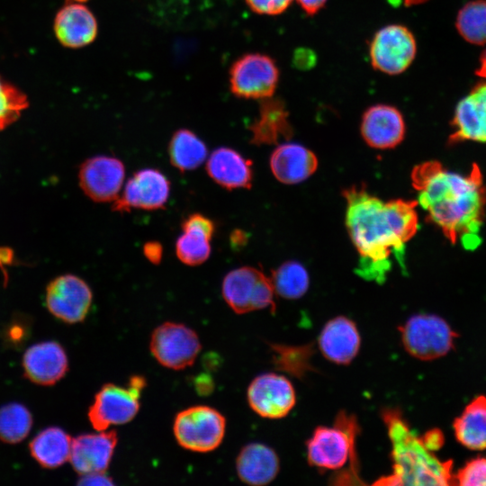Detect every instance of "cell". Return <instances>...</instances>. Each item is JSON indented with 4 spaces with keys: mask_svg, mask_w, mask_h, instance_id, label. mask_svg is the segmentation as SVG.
I'll use <instances>...</instances> for the list:
<instances>
[{
    "mask_svg": "<svg viewBox=\"0 0 486 486\" xmlns=\"http://www.w3.org/2000/svg\"><path fill=\"white\" fill-rule=\"evenodd\" d=\"M346 225L358 252L356 272L367 280L384 281L393 256L404 266L405 245L418 230L417 202H383L365 189L344 191Z\"/></svg>",
    "mask_w": 486,
    "mask_h": 486,
    "instance_id": "1",
    "label": "cell"
},
{
    "mask_svg": "<svg viewBox=\"0 0 486 486\" xmlns=\"http://www.w3.org/2000/svg\"><path fill=\"white\" fill-rule=\"evenodd\" d=\"M418 203L428 219L440 228L452 243L459 238L475 245L482 223L486 190L476 164L466 176L446 169L437 161L418 165L411 173Z\"/></svg>",
    "mask_w": 486,
    "mask_h": 486,
    "instance_id": "2",
    "label": "cell"
},
{
    "mask_svg": "<svg viewBox=\"0 0 486 486\" xmlns=\"http://www.w3.org/2000/svg\"><path fill=\"white\" fill-rule=\"evenodd\" d=\"M400 433L399 418L387 413ZM401 437L391 433L393 440L394 473L390 480L391 484H453L451 464L441 463L430 454L422 440L414 438L402 423Z\"/></svg>",
    "mask_w": 486,
    "mask_h": 486,
    "instance_id": "3",
    "label": "cell"
},
{
    "mask_svg": "<svg viewBox=\"0 0 486 486\" xmlns=\"http://www.w3.org/2000/svg\"><path fill=\"white\" fill-rule=\"evenodd\" d=\"M400 330L405 350L423 361L435 360L448 354L458 337L444 319L434 314L413 315Z\"/></svg>",
    "mask_w": 486,
    "mask_h": 486,
    "instance_id": "4",
    "label": "cell"
},
{
    "mask_svg": "<svg viewBox=\"0 0 486 486\" xmlns=\"http://www.w3.org/2000/svg\"><path fill=\"white\" fill-rule=\"evenodd\" d=\"M145 385V378L140 375L130 377L127 387L104 384L88 410L92 427L97 431H104L111 426L133 419L139 411L140 397Z\"/></svg>",
    "mask_w": 486,
    "mask_h": 486,
    "instance_id": "5",
    "label": "cell"
},
{
    "mask_svg": "<svg viewBox=\"0 0 486 486\" xmlns=\"http://www.w3.org/2000/svg\"><path fill=\"white\" fill-rule=\"evenodd\" d=\"M226 430V419L209 406H193L175 418L173 431L177 443L184 449L205 453L216 449Z\"/></svg>",
    "mask_w": 486,
    "mask_h": 486,
    "instance_id": "6",
    "label": "cell"
},
{
    "mask_svg": "<svg viewBox=\"0 0 486 486\" xmlns=\"http://www.w3.org/2000/svg\"><path fill=\"white\" fill-rule=\"evenodd\" d=\"M274 293L270 277L252 266L229 272L222 282V296L238 314L267 308L274 310Z\"/></svg>",
    "mask_w": 486,
    "mask_h": 486,
    "instance_id": "7",
    "label": "cell"
},
{
    "mask_svg": "<svg viewBox=\"0 0 486 486\" xmlns=\"http://www.w3.org/2000/svg\"><path fill=\"white\" fill-rule=\"evenodd\" d=\"M336 426L318 427L307 441V458L310 465L325 470L342 468L354 453L356 422L340 413Z\"/></svg>",
    "mask_w": 486,
    "mask_h": 486,
    "instance_id": "8",
    "label": "cell"
},
{
    "mask_svg": "<svg viewBox=\"0 0 486 486\" xmlns=\"http://www.w3.org/2000/svg\"><path fill=\"white\" fill-rule=\"evenodd\" d=\"M279 71L267 55L248 53L238 58L230 68L231 93L246 99L271 97L276 88Z\"/></svg>",
    "mask_w": 486,
    "mask_h": 486,
    "instance_id": "9",
    "label": "cell"
},
{
    "mask_svg": "<svg viewBox=\"0 0 486 486\" xmlns=\"http://www.w3.org/2000/svg\"><path fill=\"white\" fill-rule=\"evenodd\" d=\"M200 350L197 334L184 324L164 322L152 332L151 354L160 364L169 369L191 366Z\"/></svg>",
    "mask_w": 486,
    "mask_h": 486,
    "instance_id": "10",
    "label": "cell"
},
{
    "mask_svg": "<svg viewBox=\"0 0 486 486\" xmlns=\"http://www.w3.org/2000/svg\"><path fill=\"white\" fill-rule=\"evenodd\" d=\"M416 41L405 26L391 24L380 29L370 45L373 67L385 74L397 75L405 71L416 55Z\"/></svg>",
    "mask_w": 486,
    "mask_h": 486,
    "instance_id": "11",
    "label": "cell"
},
{
    "mask_svg": "<svg viewBox=\"0 0 486 486\" xmlns=\"http://www.w3.org/2000/svg\"><path fill=\"white\" fill-rule=\"evenodd\" d=\"M170 194V182L159 170L140 169L134 173L112 203L116 212H129L132 209L147 211L165 207Z\"/></svg>",
    "mask_w": 486,
    "mask_h": 486,
    "instance_id": "12",
    "label": "cell"
},
{
    "mask_svg": "<svg viewBox=\"0 0 486 486\" xmlns=\"http://www.w3.org/2000/svg\"><path fill=\"white\" fill-rule=\"evenodd\" d=\"M93 294L80 277L67 274L54 278L46 289V305L51 314L67 323H77L86 317Z\"/></svg>",
    "mask_w": 486,
    "mask_h": 486,
    "instance_id": "13",
    "label": "cell"
},
{
    "mask_svg": "<svg viewBox=\"0 0 486 486\" xmlns=\"http://www.w3.org/2000/svg\"><path fill=\"white\" fill-rule=\"evenodd\" d=\"M125 167L113 157L94 156L79 167V186L85 194L96 202H113L123 184Z\"/></svg>",
    "mask_w": 486,
    "mask_h": 486,
    "instance_id": "14",
    "label": "cell"
},
{
    "mask_svg": "<svg viewBox=\"0 0 486 486\" xmlns=\"http://www.w3.org/2000/svg\"><path fill=\"white\" fill-rule=\"evenodd\" d=\"M250 408L266 418H282L289 414L296 402L292 382L284 375L274 373L256 376L248 388Z\"/></svg>",
    "mask_w": 486,
    "mask_h": 486,
    "instance_id": "15",
    "label": "cell"
},
{
    "mask_svg": "<svg viewBox=\"0 0 486 486\" xmlns=\"http://www.w3.org/2000/svg\"><path fill=\"white\" fill-rule=\"evenodd\" d=\"M118 442L116 431L84 434L72 440L69 460L80 475L104 472Z\"/></svg>",
    "mask_w": 486,
    "mask_h": 486,
    "instance_id": "16",
    "label": "cell"
},
{
    "mask_svg": "<svg viewBox=\"0 0 486 486\" xmlns=\"http://www.w3.org/2000/svg\"><path fill=\"white\" fill-rule=\"evenodd\" d=\"M361 134L372 148L386 149L399 145L405 135V122L400 112L391 105L369 107L361 122Z\"/></svg>",
    "mask_w": 486,
    "mask_h": 486,
    "instance_id": "17",
    "label": "cell"
},
{
    "mask_svg": "<svg viewBox=\"0 0 486 486\" xmlns=\"http://www.w3.org/2000/svg\"><path fill=\"white\" fill-rule=\"evenodd\" d=\"M25 376L40 385H52L68 368L64 348L55 341L40 342L30 346L22 357Z\"/></svg>",
    "mask_w": 486,
    "mask_h": 486,
    "instance_id": "18",
    "label": "cell"
},
{
    "mask_svg": "<svg viewBox=\"0 0 486 486\" xmlns=\"http://www.w3.org/2000/svg\"><path fill=\"white\" fill-rule=\"evenodd\" d=\"M448 142H486V82L477 85L456 106Z\"/></svg>",
    "mask_w": 486,
    "mask_h": 486,
    "instance_id": "19",
    "label": "cell"
},
{
    "mask_svg": "<svg viewBox=\"0 0 486 486\" xmlns=\"http://www.w3.org/2000/svg\"><path fill=\"white\" fill-rule=\"evenodd\" d=\"M54 32L58 40L67 48L85 47L94 40L98 32L97 21L83 4L66 3L54 19Z\"/></svg>",
    "mask_w": 486,
    "mask_h": 486,
    "instance_id": "20",
    "label": "cell"
},
{
    "mask_svg": "<svg viewBox=\"0 0 486 486\" xmlns=\"http://www.w3.org/2000/svg\"><path fill=\"white\" fill-rule=\"evenodd\" d=\"M361 338L353 320L338 316L321 329L318 346L325 358L338 364H348L358 354Z\"/></svg>",
    "mask_w": 486,
    "mask_h": 486,
    "instance_id": "21",
    "label": "cell"
},
{
    "mask_svg": "<svg viewBox=\"0 0 486 486\" xmlns=\"http://www.w3.org/2000/svg\"><path fill=\"white\" fill-rule=\"evenodd\" d=\"M209 176L228 190L250 188L252 162L233 148L221 147L213 150L206 163Z\"/></svg>",
    "mask_w": 486,
    "mask_h": 486,
    "instance_id": "22",
    "label": "cell"
},
{
    "mask_svg": "<svg viewBox=\"0 0 486 486\" xmlns=\"http://www.w3.org/2000/svg\"><path fill=\"white\" fill-rule=\"evenodd\" d=\"M317 166L315 154L297 143L279 145L270 158V167L274 177L287 184L304 181L316 171Z\"/></svg>",
    "mask_w": 486,
    "mask_h": 486,
    "instance_id": "23",
    "label": "cell"
},
{
    "mask_svg": "<svg viewBox=\"0 0 486 486\" xmlns=\"http://www.w3.org/2000/svg\"><path fill=\"white\" fill-rule=\"evenodd\" d=\"M276 453L261 443L245 446L238 454L236 469L238 478L247 484L262 486L271 482L279 472Z\"/></svg>",
    "mask_w": 486,
    "mask_h": 486,
    "instance_id": "24",
    "label": "cell"
},
{
    "mask_svg": "<svg viewBox=\"0 0 486 486\" xmlns=\"http://www.w3.org/2000/svg\"><path fill=\"white\" fill-rule=\"evenodd\" d=\"M249 129L256 145L276 144L280 138L287 140L292 134L284 104L272 96L261 99L259 116Z\"/></svg>",
    "mask_w": 486,
    "mask_h": 486,
    "instance_id": "25",
    "label": "cell"
},
{
    "mask_svg": "<svg viewBox=\"0 0 486 486\" xmlns=\"http://www.w3.org/2000/svg\"><path fill=\"white\" fill-rule=\"evenodd\" d=\"M456 440L470 450H486V396L472 400L453 424Z\"/></svg>",
    "mask_w": 486,
    "mask_h": 486,
    "instance_id": "26",
    "label": "cell"
},
{
    "mask_svg": "<svg viewBox=\"0 0 486 486\" xmlns=\"http://www.w3.org/2000/svg\"><path fill=\"white\" fill-rule=\"evenodd\" d=\"M72 439L62 428L50 427L40 431L30 443V452L44 468H56L66 463L71 453Z\"/></svg>",
    "mask_w": 486,
    "mask_h": 486,
    "instance_id": "27",
    "label": "cell"
},
{
    "mask_svg": "<svg viewBox=\"0 0 486 486\" xmlns=\"http://www.w3.org/2000/svg\"><path fill=\"white\" fill-rule=\"evenodd\" d=\"M208 151L205 143L193 131L179 129L174 132L169 144L171 164L181 172L194 170L205 160Z\"/></svg>",
    "mask_w": 486,
    "mask_h": 486,
    "instance_id": "28",
    "label": "cell"
},
{
    "mask_svg": "<svg viewBox=\"0 0 486 486\" xmlns=\"http://www.w3.org/2000/svg\"><path fill=\"white\" fill-rule=\"evenodd\" d=\"M274 292L287 300L302 297L310 285L309 274L302 265L295 261L285 262L272 272L270 277Z\"/></svg>",
    "mask_w": 486,
    "mask_h": 486,
    "instance_id": "29",
    "label": "cell"
},
{
    "mask_svg": "<svg viewBox=\"0 0 486 486\" xmlns=\"http://www.w3.org/2000/svg\"><path fill=\"white\" fill-rule=\"evenodd\" d=\"M32 426V417L29 410L16 402L0 408V440L16 444L23 440Z\"/></svg>",
    "mask_w": 486,
    "mask_h": 486,
    "instance_id": "30",
    "label": "cell"
},
{
    "mask_svg": "<svg viewBox=\"0 0 486 486\" xmlns=\"http://www.w3.org/2000/svg\"><path fill=\"white\" fill-rule=\"evenodd\" d=\"M458 32L473 44L486 43V0H477L465 4L456 20Z\"/></svg>",
    "mask_w": 486,
    "mask_h": 486,
    "instance_id": "31",
    "label": "cell"
},
{
    "mask_svg": "<svg viewBox=\"0 0 486 486\" xmlns=\"http://www.w3.org/2000/svg\"><path fill=\"white\" fill-rule=\"evenodd\" d=\"M28 106L27 95L0 76V130L14 123Z\"/></svg>",
    "mask_w": 486,
    "mask_h": 486,
    "instance_id": "32",
    "label": "cell"
},
{
    "mask_svg": "<svg viewBox=\"0 0 486 486\" xmlns=\"http://www.w3.org/2000/svg\"><path fill=\"white\" fill-rule=\"evenodd\" d=\"M211 239L194 231H183L176 242V253L179 260L187 266H198L211 255Z\"/></svg>",
    "mask_w": 486,
    "mask_h": 486,
    "instance_id": "33",
    "label": "cell"
},
{
    "mask_svg": "<svg viewBox=\"0 0 486 486\" xmlns=\"http://www.w3.org/2000/svg\"><path fill=\"white\" fill-rule=\"evenodd\" d=\"M453 483L463 486H486V458H474L453 476Z\"/></svg>",
    "mask_w": 486,
    "mask_h": 486,
    "instance_id": "34",
    "label": "cell"
},
{
    "mask_svg": "<svg viewBox=\"0 0 486 486\" xmlns=\"http://www.w3.org/2000/svg\"><path fill=\"white\" fill-rule=\"evenodd\" d=\"M183 231H194L212 239L215 232L214 222L201 213L188 215L182 222Z\"/></svg>",
    "mask_w": 486,
    "mask_h": 486,
    "instance_id": "35",
    "label": "cell"
},
{
    "mask_svg": "<svg viewBox=\"0 0 486 486\" xmlns=\"http://www.w3.org/2000/svg\"><path fill=\"white\" fill-rule=\"evenodd\" d=\"M249 8L259 14L276 15L282 14L292 0H245Z\"/></svg>",
    "mask_w": 486,
    "mask_h": 486,
    "instance_id": "36",
    "label": "cell"
},
{
    "mask_svg": "<svg viewBox=\"0 0 486 486\" xmlns=\"http://www.w3.org/2000/svg\"><path fill=\"white\" fill-rule=\"evenodd\" d=\"M146 258L152 264H159L163 256V247L158 241H148L143 247Z\"/></svg>",
    "mask_w": 486,
    "mask_h": 486,
    "instance_id": "37",
    "label": "cell"
},
{
    "mask_svg": "<svg viewBox=\"0 0 486 486\" xmlns=\"http://www.w3.org/2000/svg\"><path fill=\"white\" fill-rule=\"evenodd\" d=\"M83 477L78 482L82 485H111L113 484L112 478L104 474V472L90 473L82 475Z\"/></svg>",
    "mask_w": 486,
    "mask_h": 486,
    "instance_id": "38",
    "label": "cell"
},
{
    "mask_svg": "<svg viewBox=\"0 0 486 486\" xmlns=\"http://www.w3.org/2000/svg\"><path fill=\"white\" fill-rule=\"evenodd\" d=\"M422 442L429 451H432L439 448L443 444V435L438 430L430 431L425 436Z\"/></svg>",
    "mask_w": 486,
    "mask_h": 486,
    "instance_id": "39",
    "label": "cell"
},
{
    "mask_svg": "<svg viewBox=\"0 0 486 486\" xmlns=\"http://www.w3.org/2000/svg\"><path fill=\"white\" fill-rule=\"evenodd\" d=\"M302 8L310 15L316 14L327 0H297Z\"/></svg>",
    "mask_w": 486,
    "mask_h": 486,
    "instance_id": "40",
    "label": "cell"
},
{
    "mask_svg": "<svg viewBox=\"0 0 486 486\" xmlns=\"http://www.w3.org/2000/svg\"><path fill=\"white\" fill-rule=\"evenodd\" d=\"M13 261V252L8 248H0V266L8 265Z\"/></svg>",
    "mask_w": 486,
    "mask_h": 486,
    "instance_id": "41",
    "label": "cell"
},
{
    "mask_svg": "<svg viewBox=\"0 0 486 486\" xmlns=\"http://www.w3.org/2000/svg\"><path fill=\"white\" fill-rule=\"evenodd\" d=\"M476 74L486 79V50L482 53L480 59V66L476 70Z\"/></svg>",
    "mask_w": 486,
    "mask_h": 486,
    "instance_id": "42",
    "label": "cell"
},
{
    "mask_svg": "<svg viewBox=\"0 0 486 486\" xmlns=\"http://www.w3.org/2000/svg\"><path fill=\"white\" fill-rule=\"evenodd\" d=\"M426 0H405V4H419Z\"/></svg>",
    "mask_w": 486,
    "mask_h": 486,
    "instance_id": "43",
    "label": "cell"
},
{
    "mask_svg": "<svg viewBox=\"0 0 486 486\" xmlns=\"http://www.w3.org/2000/svg\"><path fill=\"white\" fill-rule=\"evenodd\" d=\"M88 0H66V3H77V4H84L87 2Z\"/></svg>",
    "mask_w": 486,
    "mask_h": 486,
    "instance_id": "44",
    "label": "cell"
}]
</instances>
